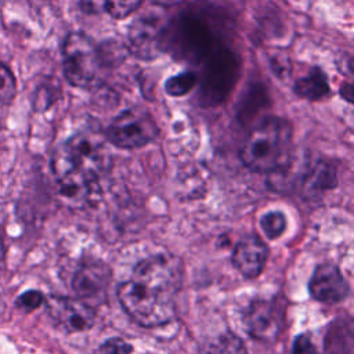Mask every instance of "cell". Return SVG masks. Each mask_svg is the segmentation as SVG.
<instances>
[{
	"instance_id": "cell-1",
	"label": "cell",
	"mask_w": 354,
	"mask_h": 354,
	"mask_svg": "<svg viewBox=\"0 0 354 354\" xmlns=\"http://www.w3.org/2000/svg\"><path fill=\"white\" fill-rule=\"evenodd\" d=\"M181 282L177 260L158 254L141 260L131 277L118 286L124 313L144 328L170 322L176 315V297Z\"/></svg>"
},
{
	"instance_id": "cell-2",
	"label": "cell",
	"mask_w": 354,
	"mask_h": 354,
	"mask_svg": "<svg viewBox=\"0 0 354 354\" xmlns=\"http://www.w3.org/2000/svg\"><path fill=\"white\" fill-rule=\"evenodd\" d=\"M292 152L290 123L267 116L250 130L239 151L245 167L257 173H275L288 166Z\"/></svg>"
},
{
	"instance_id": "cell-3",
	"label": "cell",
	"mask_w": 354,
	"mask_h": 354,
	"mask_svg": "<svg viewBox=\"0 0 354 354\" xmlns=\"http://www.w3.org/2000/svg\"><path fill=\"white\" fill-rule=\"evenodd\" d=\"M62 69L68 83L73 87L87 88L100 77L101 55L94 40L83 32L66 35L61 48Z\"/></svg>"
},
{
	"instance_id": "cell-4",
	"label": "cell",
	"mask_w": 354,
	"mask_h": 354,
	"mask_svg": "<svg viewBox=\"0 0 354 354\" xmlns=\"http://www.w3.org/2000/svg\"><path fill=\"white\" fill-rule=\"evenodd\" d=\"M159 134V127L152 115L141 108L131 106L122 111L108 126L106 140L116 148L138 149L152 142Z\"/></svg>"
},
{
	"instance_id": "cell-5",
	"label": "cell",
	"mask_w": 354,
	"mask_h": 354,
	"mask_svg": "<svg viewBox=\"0 0 354 354\" xmlns=\"http://www.w3.org/2000/svg\"><path fill=\"white\" fill-rule=\"evenodd\" d=\"M58 194L72 205L87 202L94 192L97 178L84 171L62 142L58 145L50 160Z\"/></svg>"
},
{
	"instance_id": "cell-6",
	"label": "cell",
	"mask_w": 354,
	"mask_h": 354,
	"mask_svg": "<svg viewBox=\"0 0 354 354\" xmlns=\"http://www.w3.org/2000/svg\"><path fill=\"white\" fill-rule=\"evenodd\" d=\"M286 306L282 299H256L243 313L246 332L256 340L271 343L281 335L285 319Z\"/></svg>"
},
{
	"instance_id": "cell-7",
	"label": "cell",
	"mask_w": 354,
	"mask_h": 354,
	"mask_svg": "<svg viewBox=\"0 0 354 354\" xmlns=\"http://www.w3.org/2000/svg\"><path fill=\"white\" fill-rule=\"evenodd\" d=\"M166 25L158 15L147 14L136 19L129 29L130 51L142 59H153L163 51Z\"/></svg>"
},
{
	"instance_id": "cell-8",
	"label": "cell",
	"mask_w": 354,
	"mask_h": 354,
	"mask_svg": "<svg viewBox=\"0 0 354 354\" xmlns=\"http://www.w3.org/2000/svg\"><path fill=\"white\" fill-rule=\"evenodd\" d=\"M44 303L51 319L68 333L84 332L94 325L95 313L93 307L79 299L50 296Z\"/></svg>"
},
{
	"instance_id": "cell-9",
	"label": "cell",
	"mask_w": 354,
	"mask_h": 354,
	"mask_svg": "<svg viewBox=\"0 0 354 354\" xmlns=\"http://www.w3.org/2000/svg\"><path fill=\"white\" fill-rule=\"evenodd\" d=\"M111 282L109 267L98 260L82 264L72 279V288L79 300L91 307L105 301L108 286Z\"/></svg>"
},
{
	"instance_id": "cell-10",
	"label": "cell",
	"mask_w": 354,
	"mask_h": 354,
	"mask_svg": "<svg viewBox=\"0 0 354 354\" xmlns=\"http://www.w3.org/2000/svg\"><path fill=\"white\" fill-rule=\"evenodd\" d=\"M64 144L76 163L90 176L97 178L105 169L106 153L104 140L98 133L86 129L73 134Z\"/></svg>"
},
{
	"instance_id": "cell-11",
	"label": "cell",
	"mask_w": 354,
	"mask_h": 354,
	"mask_svg": "<svg viewBox=\"0 0 354 354\" xmlns=\"http://www.w3.org/2000/svg\"><path fill=\"white\" fill-rule=\"evenodd\" d=\"M308 290L315 300L335 304L348 296L350 285L337 266L325 263L315 267L308 282Z\"/></svg>"
},
{
	"instance_id": "cell-12",
	"label": "cell",
	"mask_w": 354,
	"mask_h": 354,
	"mask_svg": "<svg viewBox=\"0 0 354 354\" xmlns=\"http://www.w3.org/2000/svg\"><path fill=\"white\" fill-rule=\"evenodd\" d=\"M268 257V248L257 235L241 238L232 250L234 267L248 278H256L261 274Z\"/></svg>"
},
{
	"instance_id": "cell-13",
	"label": "cell",
	"mask_w": 354,
	"mask_h": 354,
	"mask_svg": "<svg viewBox=\"0 0 354 354\" xmlns=\"http://www.w3.org/2000/svg\"><path fill=\"white\" fill-rule=\"evenodd\" d=\"M336 184V167L329 160H317L300 178V188L307 195L322 194Z\"/></svg>"
},
{
	"instance_id": "cell-14",
	"label": "cell",
	"mask_w": 354,
	"mask_h": 354,
	"mask_svg": "<svg viewBox=\"0 0 354 354\" xmlns=\"http://www.w3.org/2000/svg\"><path fill=\"white\" fill-rule=\"evenodd\" d=\"M329 83L325 72L321 68H313L306 76L296 80L293 86V91L297 97L318 101L329 94Z\"/></svg>"
},
{
	"instance_id": "cell-15",
	"label": "cell",
	"mask_w": 354,
	"mask_h": 354,
	"mask_svg": "<svg viewBox=\"0 0 354 354\" xmlns=\"http://www.w3.org/2000/svg\"><path fill=\"white\" fill-rule=\"evenodd\" d=\"M206 354H248V350L239 336L225 332L210 343Z\"/></svg>"
},
{
	"instance_id": "cell-16",
	"label": "cell",
	"mask_w": 354,
	"mask_h": 354,
	"mask_svg": "<svg viewBox=\"0 0 354 354\" xmlns=\"http://www.w3.org/2000/svg\"><path fill=\"white\" fill-rule=\"evenodd\" d=\"M198 84V75L191 71L181 72L166 80L165 91L171 97H183Z\"/></svg>"
},
{
	"instance_id": "cell-17",
	"label": "cell",
	"mask_w": 354,
	"mask_h": 354,
	"mask_svg": "<svg viewBox=\"0 0 354 354\" xmlns=\"http://www.w3.org/2000/svg\"><path fill=\"white\" fill-rule=\"evenodd\" d=\"M17 95V79L8 65L0 61V105H10Z\"/></svg>"
},
{
	"instance_id": "cell-18",
	"label": "cell",
	"mask_w": 354,
	"mask_h": 354,
	"mask_svg": "<svg viewBox=\"0 0 354 354\" xmlns=\"http://www.w3.org/2000/svg\"><path fill=\"white\" fill-rule=\"evenodd\" d=\"M260 225L263 232L270 238V239H275L278 236H281L286 228V217L282 212L278 210H272L266 213L261 220H260Z\"/></svg>"
},
{
	"instance_id": "cell-19",
	"label": "cell",
	"mask_w": 354,
	"mask_h": 354,
	"mask_svg": "<svg viewBox=\"0 0 354 354\" xmlns=\"http://www.w3.org/2000/svg\"><path fill=\"white\" fill-rule=\"evenodd\" d=\"M142 0H102L104 10L115 19H124L133 14Z\"/></svg>"
},
{
	"instance_id": "cell-20",
	"label": "cell",
	"mask_w": 354,
	"mask_h": 354,
	"mask_svg": "<svg viewBox=\"0 0 354 354\" xmlns=\"http://www.w3.org/2000/svg\"><path fill=\"white\" fill-rule=\"evenodd\" d=\"M44 301H46V296L40 290L29 289L17 297L15 307L22 311L30 313V311H35L36 308H39L40 306H43Z\"/></svg>"
},
{
	"instance_id": "cell-21",
	"label": "cell",
	"mask_w": 354,
	"mask_h": 354,
	"mask_svg": "<svg viewBox=\"0 0 354 354\" xmlns=\"http://www.w3.org/2000/svg\"><path fill=\"white\" fill-rule=\"evenodd\" d=\"M133 347L120 337L106 339L100 347L98 354H130Z\"/></svg>"
},
{
	"instance_id": "cell-22",
	"label": "cell",
	"mask_w": 354,
	"mask_h": 354,
	"mask_svg": "<svg viewBox=\"0 0 354 354\" xmlns=\"http://www.w3.org/2000/svg\"><path fill=\"white\" fill-rule=\"evenodd\" d=\"M292 354H317L311 337L307 333H301L295 337L292 346Z\"/></svg>"
},
{
	"instance_id": "cell-23",
	"label": "cell",
	"mask_w": 354,
	"mask_h": 354,
	"mask_svg": "<svg viewBox=\"0 0 354 354\" xmlns=\"http://www.w3.org/2000/svg\"><path fill=\"white\" fill-rule=\"evenodd\" d=\"M353 94H354V90H353V84H351V83H344V84L340 87V95H342L347 102H350V104L354 101Z\"/></svg>"
},
{
	"instance_id": "cell-24",
	"label": "cell",
	"mask_w": 354,
	"mask_h": 354,
	"mask_svg": "<svg viewBox=\"0 0 354 354\" xmlns=\"http://www.w3.org/2000/svg\"><path fill=\"white\" fill-rule=\"evenodd\" d=\"M151 1L158 6H162V7H174V6L184 3L185 0H151Z\"/></svg>"
},
{
	"instance_id": "cell-25",
	"label": "cell",
	"mask_w": 354,
	"mask_h": 354,
	"mask_svg": "<svg viewBox=\"0 0 354 354\" xmlns=\"http://www.w3.org/2000/svg\"><path fill=\"white\" fill-rule=\"evenodd\" d=\"M6 260V245H4V239L0 235V266L4 263Z\"/></svg>"
},
{
	"instance_id": "cell-26",
	"label": "cell",
	"mask_w": 354,
	"mask_h": 354,
	"mask_svg": "<svg viewBox=\"0 0 354 354\" xmlns=\"http://www.w3.org/2000/svg\"><path fill=\"white\" fill-rule=\"evenodd\" d=\"M4 311V303H3V300H1V297H0V314Z\"/></svg>"
}]
</instances>
